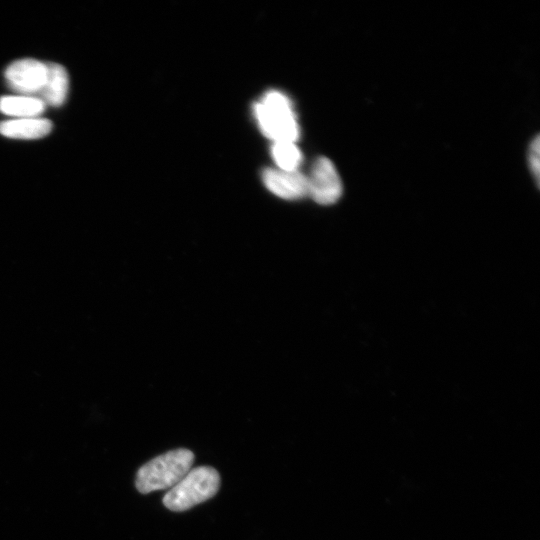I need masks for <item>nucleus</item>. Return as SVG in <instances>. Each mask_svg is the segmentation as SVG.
I'll return each instance as SVG.
<instances>
[{"instance_id": "1", "label": "nucleus", "mask_w": 540, "mask_h": 540, "mask_svg": "<svg viewBox=\"0 0 540 540\" xmlns=\"http://www.w3.org/2000/svg\"><path fill=\"white\" fill-rule=\"evenodd\" d=\"M254 115L262 133L274 142H295L299 124L290 99L275 90L267 92L254 105Z\"/></svg>"}, {"instance_id": "2", "label": "nucleus", "mask_w": 540, "mask_h": 540, "mask_svg": "<svg viewBox=\"0 0 540 540\" xmlns=\"http://www.w3.org/2000/svg\"><path fill=\"white\" fill-rule=\"evenodd\" d=\"M193 462V452L185 448L159 455L138 470L136 488L143 494L170 489L187 474Z\"/></svg>"}, {"instance_id": "3", "label": "nucleus", "mask_w": 540, "mask_h": 540, "mask_svg": "<svg viewBox=\"0 0 540 540\" xmlns=\"http://www.w3.org/2000/svg\"><path fill=\"white\" fill-rule=\"evenodd\" d=\"M220 476L210 466L190 469L163 497V504L172 511H185L212 498L219 490Z\"/></svg>"}, {"instance_id": "4", "label": "nucleus", "mask_w": 540, "mask_h": 540, "mask_svg": "<svg viewBox=\"0 0 540 540\" xmlns=\"http://www.w3.org/2000/svg\"><path fill=\"white\" fill-rule=\"evenodd\" d=\"M308 180V195L320 205H331L342 194V182L333 162L319 157L312 165Z\"/></svg>"}, {"instance_id": "5", "label": "nucleus", "mask_w": 540, "mask_h": 540, "mask_svg": "<svg viewBox=\"0 0 540 540\" xmlns=\"http://www.w3.org/2000/svg\"><path fill=\"white\" fill-rule=\"evenodd\" d=\"M5 77L15 91L35 95L42 90L47 78V66L35 59H22L11 63Z\"/></svg>"}, {"instance_id": "6", "label": "nucleus", "mask_w": 540, "mask_h": 540, "mask_svg": "<svg viewBox=\"0 0 540 540\" xmlns=\"http://www.w3.org/2000/svg\"><path fill=\"white\" fill-rule=\"evenodd\" d=\"M262 180L267 189L286 200H296L308 195L307 176L296 171L266 168Z\"/></svg>"}, {"instance_id": "7", "label": "nucleus", "mask_w": 540, "mask_h": 540, "mask_svg": "<svg viewBox=\"0 0 540 540\" xmlns=\"http://www.w3.org/2000/svg\"><path fill=\"white\" fill-rule=\"evenodd\" d=\"M52 129L48 119L30 117L8 120L0 123V134L15 139H37L47 135Z\"/></svg>"}, {"instance_id": "8", "label": "nucleus", "mask_w": 540, "mask_h": 540, "mask_svg": "<svg viewBox=\"0 0 540 540\" xmlns=\"http://www.w3.org/2000/svg\"><path fill=\"white\" fill-rule=\"evenodd\" d=\"M46 82L40 91V100L44 104L60 106L66 99L68 75L65 68L56 63H47Z\"/></svg>"}, {"instance_id": "9", "label": "nucleus", "mask_w": 540, "mask_h": 540, "mask_svg": "<svg viewBox=\"0 0 540 540\" xmlns=\"http://www.w3.org/2000/svg\"><path fill=\"white\" fill-rule=\"evenodd\" d=\"M45 104L32 96H3L0 98V111L7 115L30 118L39 115Z\"/></svg>"}, {"instance_id": "10", "label": "nucleus", "mask_w": 540, "mask_h": 540, "mask_svg": "<svg viewBox=\"0 0 540 540\" xmlns=\"http://www.w3.org/2000/svg\"><path fill=\"white\" fill-rule=\"evenodd\" d=\"M271 154L281 170L296 171L302 162V153L295 142H274Z\"/></svg>"}, {"instance_id": "11", "label": "nucleus", "mask_w": 540, "mask_h": 540, "mask_svg": "<svg viewBox=\"0 0 540 540\" xmlns=\"http://www.w3.org/2000/svg\"><path fill=\"white\" fill-rule=\"evenodd\" d=\"M540 143L539 136H536L535 139L530 144L528 162L531 172L536 180L539 183V174H540Z\"/></svg>"}]
</instances>
